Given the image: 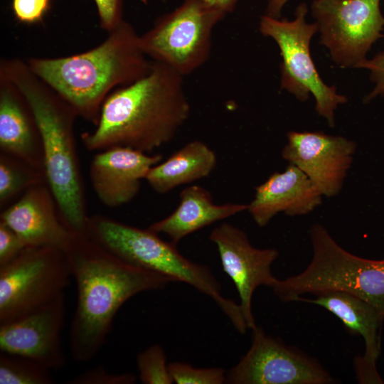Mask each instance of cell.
Listing matches in <instances>:
<instances>
[{
    "label": "cell",
    "instance_id": "4dcf8cb0",
    "mask_svg": "<svg viewBox=\"0 0 384 384\" xmlns=\"http://www.w3.org/2000/svg\"><path fill=\"white\" fill-rule=\"evenodd\" d=\"M289 0H267L266 15L279 18L284 5Z\"/></svg>",
    "mask_w": 384,
    "mask_h": 384
},
{
    "label": "cell",
    "instance_id": "1f68e13d",
    "mask_svg": "<svg viewBox=\"0 0 384 384\" xmlns=\"http://www.w3.org/2000/svg\"><path fill=\"white\" fill-rule=\"evenodd\" d=\"M239 0H216L215 5L226 14L231 12Z\"/></svg>",
    "mask_w": 384,
    "mask_h": 384
},
{
    "label": "cell",
    "instance_id": "ba28073f",
    "mask_svg": "<svg viewBox=\"0 0 384 384\" xmlns=\"http://www.w3.org/2000/svg\"><path fill=\"white\" fill-rule=\"evenodd\" d=\"M225 14L203 0H184L139 36L140 47L152 60L189 75L208 60L213 30Z\"/></svg>",
    "mask_w": 384,
    "mask_h": 384
},
{
    "label": "cell",
    "instance_id": "7c38bea8",
    "mask_svg": "<svg viewBox=\"0 0 384 384\" xmlns=\"http://www.w3.org/2000/svg\"><path fill=\"white\" fill-rule=\"evenodd\" d=\"M209 239L216 245L223 269L238 292L247 327L252 330L257 326L252 311L253 293L260 286L272 288L277 282L271 265L279 252L253 247L244 231L228 223L215 228Z\"/></svg>",
    "mask_w": 384,
    "mask_h": 384
},
{
    "label": "cell",
    "instance_id": "cb8c5ba5",
    "mask_svg": "<svg viewBox=\"0 0 384 384\" xmlns=\"http://www.w3.org/2000/svg\"><path fill=\"white\" fill-rule=\"evenodd\" d=\"M139 380L144 384L173 383L166 356L163 348L152 345L137 357Z\"/></svg>",
    "mask_w": 384,
    "mask_h": 384
},
{
    "label": "cell",
    "instance_id": "4316f807",
    "mask_svg": "<svg viewBox=\"0 0 384 384\" xmlns=\"http://www.w3.org/2000/svg\"><path fill=\"white\" fill-rule=\"evenodd\" d=\"M50 2L51 0H13L12 9L19 22L36 24L43 21Z\"/></svg>",
    "mask_w": 384,
    "mask_h": 384
},
{
    "label": "cell",
    "instance_id": "30bf717a",
    "mask_svg": "<svg viewBox=\"0 0 384 384\" xmlns=\"http://www.w3.org/2000/svg\"><path fill=\"white\" fill-rule=\"evenodd\" d=\"M380 0H314L311 14L320 43L343 68H358L373 44L383 35Z\"/></svg>",
    "mask_w": 384,
    "mask_h": 384
},
{
    "label": "cell",
    "instance_id": "8fae6325",
    "mask_svg": "<svg viewBox=\"0 0 384 384\" xmlns=\"http://www.w3.org/2000/svg\"><path fill=\"white\" fill-rule=\"evenodd\" d=\"M252 344L227 374L232 384H330L334 379L314 358L257 326L252 330Z\"/></svg>",
    "mask_w": 384,
    "mask_h": 384
},
{
    "label": "cell",
    "instance_id": "2e32d148",
    "mask_svg": "<svg viewBox=\"0 0 384 384\" xmlns=\"http://www.w3.org/2000/svg\"><path fill=\"white\" fill-rule=\"evenodd\" d=\"M90 167L93 190L102 204L117 208L138 194L142 180L161 162V154H149L124 146L97 151Z\"/></svg>",
    "mask_w": 384,
    "mask_h": 384
},
{
    "label": "cell",
    "instance_id": "e575fe53",
    "mask_svg": "<svg viewBox=\"0 0 384 384\" xmlns=\"http://www.w3.org/2000/svg\"><path fill=\"white\" fill-rule=\"evenodd\" d=\"M383 36H384V34H383Z\"/></svg>",
    "mask_w": 384,
    "mask_h": 384
},
{
    "label": "cell",
    "instance_id": "f546056e",
    "mask_svg": "<svg viewBox=\"0 0 384 384\" xmlns=\"http://www.w3.org/2000/svg\"><path fill=\"white\" fill-rule=\"evenodd\" d=\"M98 11L100 27L108 33L114 30L122 22V0H95Z\"/></svg>",
    "mask_w": 384,
    "mask_h": 384
},
{
    "label": "cell",
    "instance_id": "5bb4252c",
    "mask_svg": "<svg viewBox=\"0 0 384 384\" xmlns=\"http://www.w3.org/2000/svg\"><path fill=\"white\" fill-rule=\"evenodd\" d=\"M65 305L63 293L42 307L0 324L1 351L28 357L50 370L63 368Z\"/></svg>",
    "mask_w": 384,
    "mask_h": 384
},
{
    "label": "cell",
    "instance_id": "7402d4cb",
    "mask_svg": "<svg viewBox=\"0 0 384 384\" xmlns=\"http://www.w3.org/2000/svg\"><path fill=\"white\" fill-rule=\"evenodd\" d=\"M43 182H46L44 172L18 159L0 153V206L1 208L30 187Z\"/></svg>",
    "mask_w": 384,
    "mask_h": 384
},
{
    "label": "cell",
    "instance_id": "d6986e66",
    "mask_svg": "<svg viewBox=\"0 0 384 384\" xmlns=\"http://www.w3.org/2000/svg\"><path fill=\"white\" fill-rule=\"evenodd\" d=\"M0 149L44 172L41 137L33 114L21 91L1 75Z\"/></svg>",
    "mask_w": 384,
    "mask_h": 384
},
{
    "label": "cell",
    "instance_id": "52a82bcc",
    "mask_svg": "<svg viewBox=\"0 0 384 384\" xmlns=\"http://www.w3.org/2000/svg\"><path fill=\"white\" fill-rule=\"evenodd\" d=\"M309 9L299 4L292 20L279 19L264 15L260 21L262 35L272 38L277 44L280 64V90H284L304 102L311 94L316 102V111L325 118L331 127L335 125L334 112L347 97L337 92V88L326 85L321 78L310 53V42L318 32L316 23H307Z\"/></svg>",
    "mask_w": 384,
    "mask_h": 384
},
{
    "label": "cell",
    "instance_id": "9c48e42d",
    "mask_svg": "<svg viewBox=\"0 0 384 384\" xmlns=\"http://www.w3.org/2000/svg\"><path fill=\"white\" fill-rule=\"evenodd\" d=\"M70 270L65 252L26 247L0 266V324L33 311L63 293Z\"/></svg>",
    "mask_w": 384,
    "mask_h": 384
},
{
    "label": "cell",
    "instance_id": "44dd1931",
    "mask_svg": "<svg viewBox=\"0 0 384 384\" xmlns=\"http://www.w3.org/2000/svg\"><path fill=\"white\" fill-rule=\"evenodd\" d=\"M217 164V156L206 143L193 140L169 159L154 166L145 181L156 193H166L178 186L207 177Z\"/></svg>",
    "mask_w": 384,
    "mask_h": 384
},
{
    "label": "cell",
    "instance_id": "f1b7e54d",
    "mask_svg": "<svg viewBox=\"0 0 384 384\" xmlns=\"http://www.w3.org/2000/svg\"><path fill=\"white\" fill-rule=\"evenodd\" d=\"M370 71V78L375 83L373 90L365 97L368 102L378 96L384 97V50L378 53L371 59H366L358 66Z\"/></svg>",
    "mask_w": 384,
    "mask_h": 384
},
{
    "label": "cell",
    "instance_id": "e0dca14e",
    "mask_svg": "<svg viewBox=\"0 0 384 384\" xmlns=\"http://www.w3.org/2000/svg\"><path fill=\"white\" fill-rule=\"evenodd\" d=\"M247 210L260 227L267 225L278 213L306 215L321 203V193L297 166L289 164L283 172L272 174L257 186Z\"/></svg>",
    "mask_w": 384,
    "mask_h": 384
},
{
    "label": "cell",
    "instance_id": "d6a6232c",
    "mask_svg": "<svg viewBox=\"0 0 384 384\" xmlns=\"http://www.w3.org/2000/svg\"><path fill=\"white\" fill-rule=\"evenodd\" d=\"M210 4L215 5L216 0H203ZM216 6V5H215Z\"/></svg>",
    "mask_w": 384,
    "mask_h": 384
},
{
    "label": "cell",
    "instance_id": "4fadbf2b",
    "mask_svg": "<svg viewBox=\"0 0 384 384\" xmlns=\"http://www.w3.org/2000/svg\"><path fill=\"white\" fill-rule=\"evenodd\" d=\"M287 140L283 158L301 169L322 196H336L353 161L354 142L320 131H291Z\"/></svg>",
    "mask_w": 384,
    "mask_h": 384
},
{
    "label": "cell",
    "instance_id": "ac0fdd59",
    "mask_svg": "<svg viewBox=\"0 0 384 384\" xmlns=\"http://www.w3.org/2000/svg\"><path fill=\"white\" fill-rule=\"evenodd\" d=\"M314 299L299 297L320 306L338 318L346 329L364 340L365 351L354 359L355 370L370 375L378 372L377 361L381 353V331L384 316L366 300L346 292L330 291L316 295Z\"/></svg>",
    "mask_w": 384,
    "mask_h": 384
},
{
    "label": "cell",
    "instance_id": "3957f363",
    "mask_svg": "<svg viewBox=\"0 0 384 384\" xmlns=\"http://www.w3.org/2000/svg\"><path fill=\"white\" fill-rule=\"evenodd\" d=\"M26 63L78 116L97 126L111 91L146 75L153 61L142 51L133 26L124 21L90 50L64 58H31Z\"/></svg>",
    "mask_w": 384,
    "mask_h": 384
},
{
    "label": "cell",
    "instance_id": "d4e9b609",
    "mask_svg": "<svg viewBox=\"0 0 384 384\" xmlns=\"http://www.w3.org/2000/svg\"><path fill=\"white\" fill-rule=\"evenodd\" d=\"M174 383L177 384H222L226 382L225 370L220 368H198L182 362L169 364Z\"/></svg>",
    "mask_w": 384,
    "mask_h": 384
},
{
    "label": "cell",
    "instance_id": "6da1fadb",
    "mask_svg": "<svg viewBox=\"0 0 384 384\" xmlns=\"http://www.w3.org/2000/svg\"><path fill=\"white\" fill-rule=\"evenodd\" d=\"M65 252L77 287L69 345L78 362L90 361L97 355L115 314L129 299L174 282L120 260L85 235L75 234Z\"/></svg>",
    "mask_w": 384,
    "mask_h": 384
},
{
    "label": "cell",
    "instance_id": "484cf974",
    "mask_svg": "<svg viewBox=\"0 0 384 384\" xmlns=\"http://www.w3.org/2000/svg\"><path fill=\"white\" fill-rule=\"evenodd\" d=\"M136 382V377L131 373H112L102 366H98L87 370L74 378L71 384H132Z\"/></svg>",
    "mask_w": 384,
    "mask_h": 384
},
{
    "label": "cell",
    "instance_id": "277c9868",
    "mask_svg": "<svg viewBox=\"0 0 384 384\" xmlns=\"http://www.w3.org/2000/svg\"><path fill=\"white\" fill-rule=\"evenodd\" d=\"M0 75L21 91L33 114L41 137L46 182L62 221L72 233L85 235L89 216L74 137L76 112L26 62L1 60Z\"/></svg>",
    "mask_w": 384,
    "mask_h": 384
},
{
    "label": "cell",
    "instance_id": "83f0119b",
    "mask_svg": "<svg viewBox=\"0 0 384 384\" xmlns=\"http://www.w3.org/2000/svg\"><path fill=\"white\" fill-rule=\"evenodd\" d=\"M26 247L11 228L0 221V266L12 261Z\"/></svg>",
    "mask_w": 384,
    "mask_h": 384
},
{
    "label": "cell",
    "instance_id": "ffe728a7",
    "mask_svg": "<svg viewBox=\"0 0 384 384\" xmlns=\"http://www.w3.org/2000/svg\"><path fill=\"white\" fill-rule=\"evenodd\" d=\"M179 198V204L172 213L149 227L157 234L168 236L176 245L201 228L247 210V204H215L211 194L200 186L183 188Z\"/></svg>",
    "mask_w": 384,
    "mask_h": 384
},
{
    "label": "cell",
    "instance_id": "9a60e30c",
    "mask_svg": "<svg viewBox=\"0 0 384 384\" xmlns=\"http://www.w3.org/2000/svg\"><path fill=\"white\" fill-rule=\"evenodd\" d=\"M0 218L27 247H49L65 251L75 235L62 221L46 182L28 188L1 213Z\"/></svg>",
    "mask_w": 384,
    "mask_h": 384
},
{
    "label": "cell",
    "instance_id": "603a6c76",
    "mask_svg": "<svg viewBox=\"0 0 384 384\" xmlns=\"http://www.w3.org/2000/svg\"><path fill=\"white\" fill-rule=\"evenodd\" d=\"M50 371L28 357L0 353V384H52Z\"/></svg>",
    "mask_w": 384,
    "mask_h": 384
},
{
    "label": "cell",
    "instance_id": "7a4b0ae2",
    "mask_svg": "<svg viewBox=\"0 0 384 384\" xmlns=\"http://www.w3.org/2000/svg\"><path fill=\"white\" fill-rule=\"evenodd\" d=\"M152 61L146 75L106 98L95 129L81 135L87 149L124 146L149 154L170 142L188 120L184 76Z\"/></svg>",
    "mask_w": 384,
    "mask_h": 384
},
{
    "label": "cell",
    "instance_id": "8992f818",
    "mask_svg": "<svg viewBox=\"0 0 384 384\" xmlns=\"http://www.w3.org/2000/svg\"><path fill=\"white\" fill-rule=\"evenodd\" d=\"M312 259L302 272L278 279L272 287L283 302L302 295L330 291L353 294L372 304L384 316V258L356 256L341 247L320 224L310 230Z\"/></svg>",
    "mask_w": 384,
    "mask_h": 384
},
{
    "label": "cell",
    "instance_id": "836d02e7",
    "mask_svg": "<svg viewBox=\"0 0 384 384\" xmlns=\"http://www.w3.org/2000/svg\"><path fill=\"white\" fill-rule=\"evenodd\" d=\"M144 4H147V0H140Z\"/></svg>",
    "mask_w": 384,
    "mask_h": 384
},
{
    "label": "cell",
    "instance_id": "5b68a950",
    "mask_svg": "<svg viewBox=\"0 0 384 384\" xmlns=\"http://www.w3.org/2000/svg\"><path fill=\"white\" fill-rule=\"evenodd\" d=\"M85 235L105 250L132 265L185 282L210 297L241 334L247 327L240 306L224 297L220 283L208 267L194 262L176 245L157 233L127 225L103 215L89 217Z\"/></svg>",
    "mask_w": 384,
    "mask_h": 384
}]
</instances>
